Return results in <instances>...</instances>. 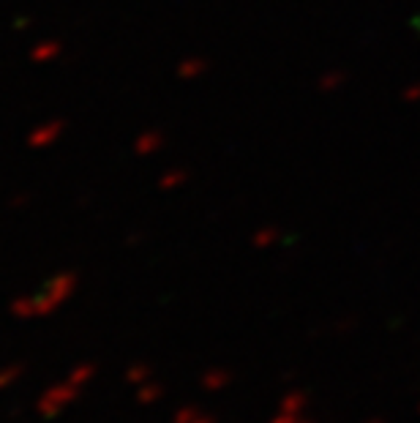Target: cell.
Masks as SVG:
<instances>
[{
  "instance_id": "7a4b0ae2",
  "label": "cell",
  "mask_w": 420,
  "mask_h": 423,
  "mask_svg": "<svg viewBox=\"0 0 420 423\" xmlns=\"http://www.w3.org/2000/svg\"><path fill=\"white\" fill-rule=\"evenodd\" d=\"M401 96H404V101H420V82L409 85V88H404V90H401Z\"/></svg>"
},
{
  "instance_id": "6da1fadb",
  "label": "cell",
  "mask_w": 420,
  "mask_h": 423,
  "mask_svg": "<svg viewBox=\"0 0 420 423\" xmlns=\"http://www.w3.org/2000/svg\"><path fill=\"white\" fill-rule=\"evenodd\" d=\"M317 85H320V90H336V88L344 85V74L341 72H327Z\"/></svg>"
}]
</instances>
